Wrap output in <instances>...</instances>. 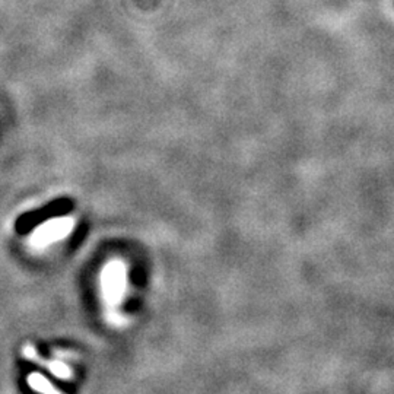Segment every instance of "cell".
I'll return each mask as SVG.
<instances>
[{"instance_id":"4","label":"cell","mask_w":394,"mask_h":394,"mask_svg":"<svg viewBox=\"0 0 394 394\" xmlns=\"http://www.w3.org/2000/svg\"><path fill=\"white\" fill-rule=\"evenodd\" d=\"M28 384L35 391L47 393V394H49V393H57V388L53 387V384L50 383V381L47 380L45 377H43L41 374H31L28 377Z\"/></svg>"},{"instance_id":"2","label":"cell","mask_w":394,"mask_h":394,"mask_svg":"<svg viewBox=\"0 0 394 394\" xmlns=\"http://www.w3.org/2000/svg\"><path fill=\"white\" fill-rule=\"evenodd\" d=\"M75 221L72 218H54L43 223L35 230L30 238L31 245L35 248H44L61 241L74 231Z\"/></svg>"},{"instance_id":"1","label":"cell","mask_w":394,"mask_h":394,"mask_svg":"<svg viewBox=\"0 0 394 394\" xmlns=\"http://www.w3.org/2000/svg\"><path fill=\"white\" fill-rule=\"evenodd\" d=\"M101 292L113 311L122 304L127 292V267L122 260H111L101 272Z\"/></svg>"},{"instance_id":"3","label":"cell","mask_w":394,"mask_h":394,"mask_svg":"<svg viewBox=\"0 0 394 394\" xmlns=\"http://www.w3.org/2000/svg\"><path fill=\"white\" fill-rule=\"evenodd\" d=\"M23 355L31 361H37L44 366H49L52 374H54L58 378H69L72 375L70 368L61 361H41L37 355V351H35V348H32V346H25V348H23Z\"/></svg>"}]
</instances>
